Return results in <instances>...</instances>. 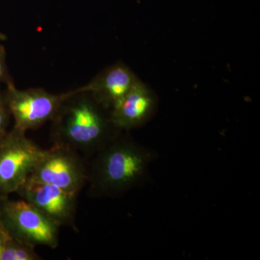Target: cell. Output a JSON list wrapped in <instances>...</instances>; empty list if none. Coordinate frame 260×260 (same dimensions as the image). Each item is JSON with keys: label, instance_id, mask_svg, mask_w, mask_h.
Returning <instances> with one entry per match:
<instances>
[{"label": "cell", "instance_id": "cell-6", "mask_svg": "<svg viewBox=\"0 0 260 260\" xmlns=\"http://www.w3.org/2000/svg\"><path fill=\"white\" fill-rule=\"evenodd\" d=\"M43 150L15 127L0 140V200L16 193L27 181Z\"/></svg>", "mask_w": 260, "mask_h": 260}, {"label": "cell", "instance_id": "cell-8", "mask_svg": "<svg viewBox=\"0 0 260 260\" xmlns=\"http://www.w3.org/2000/svg\"><path fill=\"white\" fill-rule=\"evenodd\" d=\"M155 107L156 99L153 92L138 79L129 92L111 109L109 119L118 131L134 129L149 120Z\"/></svg>", "mask_w": 260, "mask_h": 260}, {"label": "cell", "instance_id": "cell-9", "mask_svg": "<svg viewBox=\"0 0 260 260\" xmlns=\"http://www.w3.org/2000/svg\"><path fill=\"white\" fill-rule=\"evenodd\" d=\"M138 78L125 64L109 67L88 85L77 89L78 93H90L104 109L111 110L133 86Z\"/></svg>", "mask_w": 260, "mask_h": 260}, {"label": "cell", "instance_id": "cell-5", "mask_svg": "<svg viewBox=\"0 0 260 260\" xmlns=\"http://www.w3.org/2000/svg\"><path fill=\"white\" fill-rule=\"evenodd\" d=\"M28 179L78 194L88 184V166L78 152L53 144L48 150L44 149Z\"/></svg>", "mask_w": 260, "mask_h": 260}, {"label": "cell", "instance_id": "cell-11", "mask_svg": "<svg viewBox=\"0 0 260 260\" xmlns=\"http://www.w3.org/2000/svg\"><path fill=\"white\" fill-rule=\"evenodd\" d=\"M10 113L5 104L4 97L0 94V140L8 133Z\"/></svg>", "mask_w": 260, "mask_h": 260}, {"label": "cell", "instance_id": "cell-14", "mask_svg": "<svg viewBox=\"0 0 260 260\" xmlns=\"http://www.w3.org/2000/svg\"><path fill=\"white\" fill-rule=\"evenodd\" d=\"M6 39V36H5L3 32L0 31V42H1V41H5Z\"/></svg>", "mask_w": 260, "mask_h": 260}, {"label": "cell", "instance_id": "cell-2", "mask_svg": "<svg viewBox=\"0 0 260 260\" xmlns=\"http://www.w3.org/2000/svg\"><path fill=\"white\" fill-rule=\"evenodd\" d=\"M73 96L65 101L52 119L53 144L64 145L92 158L119 133L94 99L73 100Z\"/></svg>", "mask_w": 260, "mask_h": 260}, {"label": "cell", "instance_id": "cell-10", "mask_svg": "<svg viewBox=\"0 0 260 260\" xmlns=\"http://www.w3.org/2000/svg\"><path fill=\"white\" fill-rule=\"evenodd\" d=\"M42 257L36 252L35 247L9 237L0 260H39Z\"/></svg>", "mask_w": 260, "mask_h": 260}, {"label": "cell", "instance_id": "cell-3", "mask_svg": "<svg viewBox=\"0 0 260 260\" xmlns=\"http://www.w3.org/2000/svg\"><path fill=\"white\" fill-rule=\"evenodd\" d=\"M0 223L10 237L32 247L59 245V227L23 199L0 200Z\"/></svg>", "mask_w": 260, "mask_h": 260}, {"label": "cell", "instance_id": "cell-1", "mask_svg": "<svg viewBox=\"0 0 260 260\" xmlns=\"http://www.w3.org/2000/svg\"><path fill=\"white\" fill-rule=\"evenodd\" d=\"M154 153L118 135L92 157L88 166L89 194L117 197L148 181Z\"/></svg>", "mask_w": 260, "mask_h": 260}, {"label": "cell", "instance_id": "cell-4", "mask_svg": "<svg viewBox=\"0 0 260 260\" xmlns=\"http://www.w3.org/2000/svg\"><path fill=\"white\" fill-rule=\"evenodd\" d=\"M4 100L10 115L14 119L13 127L26 133L52 120L67 99L76 91L53 94L44 89L19 90L12 82L7 83Z\"/></svg>", "mask_w": 260, "mask_h": 260}, {"label": "cell", "instance_id": "cell-12", "mask_svg": "<svg viewBox=\"0 0 260 260\" xmlns=\"http://www.w3.org/2000/svg\"><path fill=\"white\" fill-rule=\"evenodd\" d=\"M8 83V69H7L6 51L3 45H0V83Z\"/></svg>", "mask_w": 260, "mask_h": 260}, {"label": "cell", "instance_id": "cell-13", "mask_svg": "<svg viewBox=\"0 0 260 260\" xmlns=\"http://www.w3.org/2000/svg\"><path fill=\"white\" fill-rule=\"evenodd\" d=\"M10 236L8 235V233L5 230L2 224L0 223V256H1L2 253L4 250L5 244H6L7 241L9 239Z\"/></svg>", "mask_w": 260, "mask_h": 260}, {"label": "cell", "instance_id": "cell-7", "mask_svg": "<svg viewBox=\"0 0 260 260\" xmlns=\"http://www.w3.org/2000/svg\"><path fill=\"white\" fill-rule=\"evenodd\" d=\"M59 227L78 232L76 225L78 194L51 184L27 179L16 191Z\"/></svg>", "mask_w": 260, "mask_h": 260}]
</instances>
